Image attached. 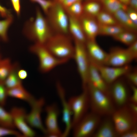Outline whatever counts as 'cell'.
Wrapping results in <instances>:
<instances>
[{
	"instance_id": "bcb514c9",
	"label": "cell",
	"mask_w": 137,
	"mask_h": 137,
	"mask_svg": "<svg viewBox=\"0 0 137 137\" xmlns=\"http://www.w3.org/2000/svg\"><path fill=\"white\" fill-rule=\"evenodd\" d=\"M18 73L19 77L21 80L25 79L27 76V72L24 69H19Z\"/></svg>"
},
{
	"instance_id": "603a6c76",
	"label": "cell",
	"mask_w": 137,
	"mask_h": 137,
	"mask_svg": "<svg viewBox=\"0 0 137 137\" xmlns=\"http://www.w3.org/2000/svg\"><path fill=\"white\" fill-rule=\"evenodd\" d=\"M8 96L22 100L31 105L35 99L23 87L22 85L10 89H7Z\"/></svg>"
},
{
	"instance_id": "8d00e7d4",
	"label": "cell",
	"mask_w": 137,
	"mask_h": 137,
	"mask_svg": "<svg viewBox=\"0 0 137 137\" xmlns=\"http://www.w3.org/2000/svg\"><path fill=\"white\" fill-rule=\"evenodd\" d=\"M126 11L130 19L137 25V11L128 6Z\"/></svg>"
},
{
	"instance_id": "4316f807",
	"label": "cell",
	"mask_w": 137,
	"mask_h": 137,
	"mask_svg": "<svg viewBox=\"0 0 137 137\" xmlns=\"http://www.w3.org/2000/svg\"><path fill=\"white\" fill-rule=\"evenodd\" d=\"M0 105V125L6 128L13 129L15 127L10 112L6 111Z\"/></svg>"
},
{
	"instance_id": "277c9868",
	"label": "cell",
	"mask_w": 137,
	"mask_h": 137,
	"mask_svg": "<svg viewBox=\"0 0 137 137\" xmlns=\"http://www.w3.org/2000/svg\"><path fill=\"white\" fill-rule=\"evenodd\" d=\"M48 23L53 33L68 34L69 16L59 3H54L45 14Z\"/></svg>"
},
{
	"instance_id": "836d02e7",
	"label": "cell",
	"mask_w": 137,
	"mask_h": 137,
	"mask_svg": "<svg viewBox=\"0 0 137 137\" xmlns=\"http://www.w3.org/2000/svg\"><path fill=\"white\" fill-rule=\"evenodd\" d=\"M39 5L46 14L53 5L54 2L52 0H30Z\"/></svg>"
},
{
	"instance_id": "74e56055",
	"label": "cell",
	"mask_w": 137,
	"mask_h": 137,
	"mask_svg": "<svg viewBox=\"0 0 137 137\" xmlns=\"http://www.w3.org/2000/svg\"><path fill=\"white\" fill-rule=\"evenodd\" d=\"M126 77L132 84L137 86V72L136 71L129 72V71L126 74Z\"/></svg>"
},
{
	"instance_id": "681fc988",
	"label": "cell",
	"mask_w": 137,
	"mask_h": 137,
	"mask_svg": "<svg viewBox=\"0 0 137 137\" xmlns=\"http://www.w3.org/2000/svg\"><path fill=\"white\" fill-rule=\"evenodd\" d=\"M65 0H53V1L55 2L59 3H61L62 2Z\"/></svg>"
},
{
	"instance_id": "d4e9b609",
	"label": "cell",
	"mask_w": 137,
	"mask_h": 137,
	"mask_svg": "<svg viewBox=\"0 0 137 137\" xmlns=\"http://www.w3.org/2000/svg\"><path fill=\"white\" fill-rule=\"evenodd\" d=\"M98 34L111 36L112 37L119 33L127 31L119 24L114 25H103L99 24Z\"/></svg>"
},
{
	"instance_id": "ba28073f",
	"label": "cell",
	"mask_w": 137,
	"mask_h": 137,
	"mask_svg": "<svg viewBox=\"0 0 137 137\" xmlns=\"http://www.w3.org/2000/svg\"><path fill=\"white\" fill-rule=\"evenodd\" d=\"M74 41L75 48L73 58L75 61L78 71L81 80L83 89L86 88L87 84L90 61L85 44Z\"/></svg>"
},
{
	"instance_id": "7c38bea8",
	"label": "cell",
	"mask_w": 137,
	"mask_h": 137,
	"mask_svg": "<svg viewBox=\"0 0 137 137\" xmlns=\"http://www.w3.org/2000/svg\"><path fill=\"white\" fill-rule=\"evenodd\" d=\"M44 104L45 100L43 98L36 99L31 105V111L29 114H26V118L28 124L30 126L39 129L46 135V130L43 125L41 117Z\"/></svg>"
},
{
	"instance_id": "52a82bcc",
	"label": "cell",
	"mask_w": 137,
	"mask_h": 137,
	"mask_svg": "<svg viewBox=\"0 0 137 137\" xmlns=\"http://www.w3.org/2000/svg\"><path fill=\"white\" fill-rule=\"evenodd\" d=\"M100 116L91 111L87 113L72 128L75 137L93 136L100 122Z\"/></svg>"
},
{
	"instance_id": "d590c367",
	"label": "cell",
	"mask_w": 137,
	"mask_h": 137,
	"mask_svg": "<svg viewBox=\"0 0 137 137\" xmlns=\"http://www.w3.org/2000/svg\"><path fill=\"white\" fill-rule=\"evenodd\" d=\"M7 90L4 83L0 82V105L3 106L5 104L8 96Z\"/></svg>"
},
{
	"instance_id": "7bdbcfd3",
	"label": "cell",
	"mask_w": 137,
	"mask_h": 137,
	"mask_svg": "<svg viewBox=\"0 0 137 137\" xmlns=\"http://www.w3.org/2000/svg\"><path fill=\"white\" fill-rule=\"evenodd\" d=\"M121 137H137V127L121 135Z\"/></svg>"
},
{
	"instance_id": "4fadbf2b",
	"label": "cell",
	"mask_w": 137,
	"mask_h": 137,
	"mask_svg": "<svg viewBox=\"0 0 137 137\" xmlns=\"http://www.w3.org/2000/svg\"><path fill=\"white\" fill-rule=\"evenodd\" d=\"M10 112L15 127L22 132L23 136L32 137L35 135V132L28 125L25 109L14 107L11 109Z\"/></svg>"
},
{
	"instance_id": "f907efd6",
	"label": "cell",
	"mask_w": 137,
	"mask_h": 137,
	"mask_svg": "<svg viewBox=\"0 0 137 137\" xmlns=\"http://www.w3.org/2000/svg\"><path fill=\"white\" fill-rule=\"evenodd\" d=\"M87 1H95L98 0H86Z\"/></svg>"
},
{
	"instance_id": "1f68e13d",
	"label": "cell",
	"mask_w": 137,
	"mask_h": 137,
	"mask_svg": "<svg viewBox=\"0 0 137 137\" xmlns=\"http://www.w3.org/2000/svg\"><path fill=\"white\" fill-rule=\"evenodd\" d=\"M82 1H78L65 9L68 16L79 19L84 13Z\"/></svg>"
},
{
	"instance_id": "83f0119b",
	"label": "cell",
	"mask_w": 137,
	"mask_h": 137,
	"mask_svg": "<svg viewBox=\"0 0 137 137\" xmlns=\"http://www.w3.org/2000/svg\"><path fill=\"white\" fill-rule=\"evenodd\" d=\"M84 13L96 17L101 10L100 4L95 1H87L83 3Z\"/></svg>"
},
{
	"instance_id": "5b68a950",
	"label": "cell",
	"mask_w": 137,
	"mask_h": 137,
	"mask_svg": "<svg viewBox=\"0 0 137 137\" xmlns=\"http://www.w3.org/2000/svg\"><path fill=\"white\" fill-rule=\"evenodd\" d=\"M29 50L37 56L39 61V68L42 73L47 72L67 62L55 57L44 44L35 43L30 47Z\"/></svg>"
},
{
	"instance_id": "8992f818",
	"label": "cell",
	"mask_w": 137,
	"mask_h": 137,
	"mask_svg": "<svg viewBox=\"0 0 137 137\" xmlns=\"http://www.w3.org/2000/svg\"><path fill=\"white\" fill-rule=\"evenodd\" d=\"M111 116L119 137L137 127V117L132 113L126 105L115 109Z\"/></svg>"
},
{
	"instance_id": "9c48e42d",
	"label": "cell",
	"mask_w": 137,
	"mask_h": 137,
	"mask_svg": "<svg viewBox=\"0 0 137 137\" xmlns=\"http://www.w3.org/2000/svg\"><path fill=\"white\" fill-rule=\"evenodd\" d=\"M80 95L71 97L68 101L72 118V128L87 113L89 106L88 94L87 88L83 89Z\"/></svg>"
},
{
	"instance_id": "f5cc1de1",
	"label": "cell",
	"mask_w": 137,
	"mask_h": 137,
	"mask_svg": "<svg viewBox=\"0 0 137 137\" xmlns=\"http://www.w3.org/2000/svg\"></svg>"
},
{
	"instance_id": "5bb4252c",
	"label": "cell",
	"mask_w": 137,
	"mask_h": 137,
	"mask_svg": "<svg viewBox=\"0 0 137 137\" xmlns=\"http://www.w3.org/2000/svg\"><path fill=\"white\" fill-rule=\"evenodd\" d=\"M95 64L102 78L108 84H111L120 77L126 75L130 71V67L128 65L116 67Z\"/></svg>"
},
{
	"instance_id": "816d5d0a",
	"label": "cell",
	"mask_w": 137,
	"mask_h": 137,
	"mask_svg": "<svg viewBox=\"0 0 137 137\" xmlns=\"http://www.w3.org/2000/svg\"><path fill=\"white\" fill-rule=\"evenodd\" d=\"M2 58L1 57V54H0V60H1V59H2Z\"/></svg>"
},
{
	"instance_id": "f546056e",
	"label": "cell",
	"mask_w": 137,
	"mask_h": 137,
	"mask_svg": "<svg viewBox=\"0 0 137 137\" xmlns=\"http://www.w3.org/2000/svg\"><path fill=\"white\" fill-rule=\"evenodd\" d=\"M13 64L9 58H2L0 60V82L4 81L10 72Z\"/></svg>"
},
{
	"instance_id": "d6a6232c",
	"label": "cell",
	"mask_w": 137,
	"mask_h": 137,
	"mask_svg": "<svg viewBox=\"0 0 137 137\" xmlns=\"http://www.w3.org/2000/svg\"><path fill=\"white\" fill-rule=\"evenodd\" d=\"M13 21V18L11 14L5 19L0 20V38L4 42H7L8 40V30Z\"/></svg>"
},
{
	"instance_id": "b9f144b4",
	"label": "cell",
	"mask_w": 137,
	"mask_h": 137,
	"mask_svg": "<svg viewBox=\"0 0 137 137\" xmlns=\"http://www.w3.org/2000/svg\"><path fill=\"white\" fill-rule=\"evenodd\" d=\"M126 106L132 113L137 117V104L129 101Z\"/></svg>"
},
{
	"instance_id": "6da1fadb",
	"label": "cell",
	"mask_w": 137,
	"mask_h": 137,
	"mask_svg": "<svg viewBox=\"0 0 137 137\" xmlns=\"http://www.w3.org/2000/svg\"><path fill=\"white\" fill-rule=\"evenodd\" d=\"M23 32L28 39L35 42L44 44L53 33L46 17L39 8L35 17L25 22Z\"/></svg>"
},
{
	"instance_id": "d6986e66",
	"label": "cell",
	"mask_w": 137,
	"mask_h": 137,
	"mask_svg": "<svg viewBox=\"0 0 137 137\" xmlns=\"http://www.w3.org/2000/svg\"><path fill=\"white\" fill-rule=\"evenodd\" d=\"M90 61L87 84H90L109 95L108 84L102 78L96 65Z\"/></svg>"
},
{
	"instance_id": "cb8c5ba5",
	"label": "cell",
	"mask_w": 137,
	"mask_h": 137,
	"mask_svg": "<svg viewBox=\"0 0 137 137\" xmlns=\"http://www.w3.org/2000/svg\"><path fill=\"white\" fill-rule=\"evenodd\" d=\"M19 69L18 63L13 64L11 70L4 82L7 89L14 88L22 85L21 80L18 75Z\"/></svg>"
},
{
	"instance_id": "30bf717a",
	"label": "cell",
	"mask_w": 137,
	"mask_h": 137,
	"mask_svg": "<svg viewBox=\"0 0 137 137\" xmlns=\"http://www.w3.org/2000/svg\"><path fill=\"white\" fill-rule=\"evenodd\" d=\"M45 110L46 113L45 121L46 135L49 137H62V133L58 124L59 111L56 104H53L48 105Z\"/></svg>"
},
{
	"instance_id": "ffe728a7",
	"label": "cell",
	"mask_w": 137,
	"mask_h": 137,
	"mask_svg": "<svg viewBox=\"0 0 137 137\" xmlns=\"http://www.w3.org/2000/svg\"><path fill=\"white\" fill-rule=\"evenodd\" d=\"M94 137L118 136L111 118L107 117L101 122L93 135Z\"/></svg>"
},
{
	"instance_id": "3957f363",
	"label": "cell",
	"mask_w": 137,
	"mask_h": 137,
	"mask_svg": "<svg viewBox=\"0 0 137 137\" xmlns=\"http://www.w3.org/2000/svg\"><path fill=\"white\" fill-rule=\"evenodd\" d=\"M91 111L100 116H111L116 109L109 95L88 84L87 86Z\"/></svg>"
},
{
	"instance_id": "ee69618b",
	"label": "cell",
	"mask_w": 137,
	"mask_h": 137,
	"mask_svg": "<svg viewBox=\"0 0 137 137\" xmlns=\"http://www.w3.org/2000/svg\"><path fill=\"white\" fill-rule=\"evenodd\" d=\"M82 0H65L60 3L65 9L76 2Z\"/></svg>"
},
{
	"instance_id": "e0dca14e",
	"label": "cell",
	"mask_w": 137,
	"mask_h": 137,
	"mask_svg": "<svg viewBox=\"0 0 137 137\" xmlns=\"http://www.w3.org/2000/svg\"><path fill=\"white\" fill-rule=\"evenodd\" d=\"M57 92L62 107V121L65 124L64 131L62 133V137H65L69 134L72 128V113L68 101L66 99L64 90L60 85L57 84Z\"/></svg>"
},
{
	"instance_id": "db71d44e",
	"label": "cell",
	"mask_w": 137,
	"mask_h": 137,
	"mask_svg": "<svg viewBox=\"0 0 137 137\" xmlns=\"http://www.w3.org/2000/svg\"></svg>"
},
{
	"instance_id": "e575fe53",
	"label": "cell",
	"mask_w": 137,
	"mask_h": 137,
	"mask_svg": "<svg viewBox=\"0 0 137 137\" xmlns=\"http://www.w3.org/2000/svg\"><path fill=\"white\" fill-rule=\"evenodd\" d=\"M10 135L23 136L22 134L13 129L6 128L0 125V137Z\"/></svg>"
},
{
	"instance_id": "44dd1931",
	"label": "cell",
	"mask_w": 137,
	"mask_h": 137,
	"mask_svg": "<svg viewBox=\"0 0 137 137\" xmlns=\"http://www.w3.org/2000/svg\"><path fill=\"white\" fill-rule=\"evenodd\" d=\"M68 16V34L74 41L85 44L87 39L79 19Z\"/></svg>"
},
{
	"instance_id": "f1b7e54d",
	"label": "cell",
	"mask_w": 137,
	"mask_h": 137,
	"mask_svg": "<svg viewBox=\"0 0 137 137\" xmlns=\"http://www.w3.org/2000/svg\"><path fill=\"white\" fill-rule=\"evenodd\" d=\"M99 24L103 25L119 24L111 14L106 11H101L96 17Z\"/></svg>"
},
{
	"instance_id": "9a60e30c",
	"label": "cell",
	"mask_w": 137,
	"mask_h": 137,
	"mask_svg": "<svg viewBox=\"0 0 137 137\" xmlns=\"http://www.w3.org/2000/svg\"><path fill=\"white\" fill-rule=\"evenodd\" d=\"M134 59L127 49L117 48L108 54L104 65L113 67H122L128 65Z\"/></svg>"
},
{
	"instance_id": "60d3db41",
	"label": "cell",
	"mask_w": 137,
	"mask_h": 137,
	"mask_svg": "<svg viewBox=\"0 0 137 137\" xmlns=\"http://www.w3.org/2000/svg\"><path fill=\"white\" fill-rule=\"evenodd\" d=\"M14 9L17 15H20L21 5L20 0H10Z\"/></svg>"
},
{
	"instance_id": "ac0fdd59",
	"label": "cell",
	"mask_w": 137,
	"mask_h": 137,
	"mask_svg": "<svg viewBox=\"0 0 137 137\" xmlns=\"http://www.w3.org/2000/svg\"><path fill=\"white\" fill-rule=\"evenodd\" d=\"M79 20L87 40H95L99 29L96 17L84 13Z\"/></svg>"
},
{
	"instance_id": "7a4b0ae2",
	"label": "cell",
	"mask_w": 137,
	"mask_h": 137,
	"mask_svg": "<svg viewBox=\"0 0 137 137\" xmlns=\"http://www.w3.org/2000/svg\"><path fill=\"white\" fill-rule=\"evenodd\" d=\"M57 59L67 61L73 58L74 44L69 34L53 33L44 44Z\"/></svg>"
},
{
	"instance_id": "7dc6e473",
	"label": "cell",
	"mask_w": 137,
	"mask_h": 137,
	"mask_svg": "<svg viewBox=\"0 0 137 137\" xmlns=\"http://www.w3.org/2000/svg\"><path fill=\"white\" fill-rule=\"evenodd\" d=\"M128 5L129 7L137 11V0H130Z\"/></svg>"
},
{
	"instance_id": "f6af8a7d",
	"label": "cell",
	"mask_w": 137,
	"mask_h": 137,
	"mask_svg": "<svg viewBox=\"0 0 137 137\" xmlns=\"http://www.w3.org/2000/svg\"><path fill=\"white\" fill-rule=\"evenodd\" d=\"M11 14L10 11L0 4V15L5 18Z\"/></svg>"
},
{
	"instance_id": "2e32d148",
	"label": "cell",
	"mask_w": 137,
	"mask_h": 137,
	"mask_svg": "<svg viewBox=\"0 0 137 137\" xmlns=\"http://www.w3.org/2000/svg\"><path fill=\"white\" fill-rule=\"evenodd\" d=\"M85 45L90 61L95 64L104 65L108 54L94 40H87Z\"/></svg>"
},
{
	"instance_id": "c3c4849f",
	"label": "cell",
	"mask_w": 137,
	"mask_h": 137,
	"mask_svg": "<svg viewBox=\"0 0 137 137\" xmlns=\"http://www.w3.org/2000/svg\"><path fill=\"white\" fill-rule=\"evenodd\" d=\"M121 3L126 5L128 6L130 0H119Z\"/></svg>"
},
{
	"instance_id": "8fae6325",
	"label": "cell",
	"mask_w": 137,
	"mask_h": 137,
	"mask_svg": "<svg viewBox=\"0 0 137 137\" xmlns=\"http://www.w3.org/2000/svg\"><path fill=\"white\" fill-rule=\"evenodd\" d=\"M111 84L109 95L114 105L119 108L126 106L130 96L126 85L122 81L117 80Z\"/></svg>"
},
{
	"instance_id": "484cf974",
	"label": "cell",
	"mask_w": 137,
	"mask_h": 137,
	"mask_svg": "<svg viewBox=\"0 0 137 137\" xmlns=\"http://www.w3.org/2000/svg\"><path fill=\"white\" fill-rule=\"evenodd\" d=\"M105 11L113 14L117 10L123 9L126 11L128 6L119 0H100Z\"/></svg>"
},
{
	"instance_id": "ab89813d",
	"label": "cell",
	"mask_w": 137,
	"mask_h": 137,
	"mask_svg": "<svg viewBox=\"0 0 137 137\" xmlns=\"http://www.w3.org/2000/svg\"><path fill=\"white\" fill-rule=\"evenodd\" d=\"M137 86L131 84V87L132 90V95L129 97V101L137 104Z\"/></svg>"
},
{
	"instance_id": "4dcf8cb0",
	"label": "cell",
	"mask_w": 137,
	"mask_h": 137,
	"mask_svg": "<svg viewBox=\"0 0 137 137\" xmlns=\"http://www.w3.org/2000/svg\"><path fill=\"white\" fill-rule=\"evenodd\" d=\"M113 37L116 40L129 46L137 40L135 33L128 31L121 32Z\"/></svg>"
},
{
	"instance_id": "7402d4cb",
	"label": "cell",
	"mask_w": 137,
	"mask_h": 137,
	"mask_svg": "<svg viewBox=\"0 0 137 137\" xmlns=\"http://www.w3.org/2000/svg\"><path fill=\"white\" fill-rule=\"evenodd\" d=\"M113 15L119 25L124 28L127 31L136 33L137 25H136L130 19L125 11L119 10Z\"/></svg>"
},
{
	"instance_id": "f35d334b",
	"label": "cell",
	"mask_w": 137,
	"mask_h": 137,
	"mask_svg": "<svg viewBox=\"0 0 137 137\" xmlns=\"http://www.w3.org/2000/svg\"><path fill=\"white\" fill-rule=\"evenodd\" d=\"M127 49L134 59L136 58L137 57V40L129 45V47Z\"/></svg>"
}]
</instances>
